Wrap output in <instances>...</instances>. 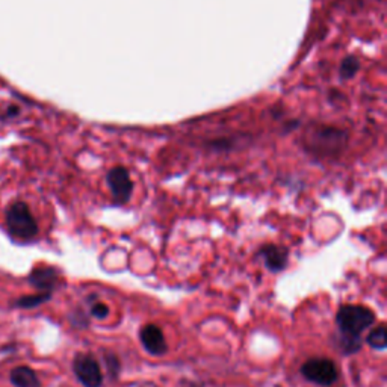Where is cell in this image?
<instances>
[{
	"label": "cell",
	"mask_w": 387,
	"mask_h": 387,
	"mask_svg": "<svg viewBox=\"0 0 387 387\" xmlns=\"http://www.w3.org/2000/svg\"><path fill=\"white\" fill-rule=\"evenodd\" d=\"M348 135L346 132L332 127V126H318L312 127L304 138L306 150L321 157V159H329V157L339 156L346 145Z\"/></svg>",
	"instance_id": "obj_1"
},
{
	"label": "cell",
	"mask_w": 387,
	"mask_h": 387,
	"mask_svg": "<svg viewBox=\"0 0 387 387\" xmlns=\"http://www.w3.org/2000/svg\"><path fill=\"white\" fill-rule=\"evenodd\" d=\"M375 322V313L366 306L346 304L342 306L336 313V324L341 334L360 337L368 327Z\"/></svg>",
	"instance_id": "obj_2"
},
{
	"label": "cell",
	"mask_w": 387,
	"mask_h": 387,
	"mask_svg": "<svg viewBox=\"0 0 387 387\" xmlns=\"http://www.w3.org/2000/svg\"><path fill=\"white\" fill-rule=\"evenodd\" d=\"M6 226L9 233L21 240H29L38 233V224H36L28 204L21 201L14 203L8 209Z\"/></svg>",
	"instance_id": "obj_3"
},
{
	"label": "cell",
	"mask_w": 387,
	"mask_h": 387,
	"mask_svg": "<svg viewBox=\"0 0 387 387\" xmlns=\"http://www.w3.org/2000/svg\"><path fill=\"white\" fill-rule=\"evenodd\" d=\"M301 375L310 383L327 387L337 381L339 371L333 360L318 357L307 360L304 365L301 366Z\"/></svg>",
	"instance_id": "obj_4"
},
{
	"label": "cell",
	"mask_w": 387,
	"mask_h": 387,
	"mask_svg": "<svg viewBox=\"0 0 387 387\" xmlns=\"http://www.w3.org/2000/svg\"><path fill=\"white\" fill-rule=\"evenodd\" d=\"M73 371L83 387H102L103 373L94 357L88 354H78L73 360Z\"/></svg>",
	"instance_id": "obj_5"
},
{
	"label": "cell",
	"mask_w": 387,
	"mask_h": 387,
	"mask_svg": "<svg viewBox=\"0 0 387 387\" xmlns=\"http://www.w3.org/2000/svg\"><path fill=\"white\" fill-rule=\"evenodd\" d=\"M106 181H107L109 191H111L112 194V200L115 204L129 203L133 192V181L124 166H114L109 169Z\"/></svg>",
	"instance_id": "obj_6"
},
{
	"label": "cell",
	"mask_w": 387,
	"mask_h": 387,
	"mask_svg": "<svg viewBox=\"0 0 387 387\" xmlns=\"http://www.w3.org/2000/svg\"><path fill=\"white\" fill-rule=\"evenodd\" d=\"M139 339L145 351L152 356H164L168 351V344L165 341L164 332L161 330V327L154 324L144 325L139 332Z\"/></svg>",
	"instance_id": "obj_7"
},
{
	"label": "cell",
	"mask_w": 387,
	"mask_h": 387,
	"mask_svg": "<svg viewBox=\"0 0 387 387\" xmlns=\"http://www.w3.org/2000/svg\"><path fill=\"white\" fill-rule=\"evenodd\" d=\"M259 256L263 259L265 266L271 272L283 271L289 262L287 250L285 247L274 245V244H268V245L262 247L259 251Z\"/></svg>",
	"instance_id": "obj_8"
},
{
	"label": "cell",
	"mask_w": 387,
	"mask_h": 387,
	"mask_svg": "<svg viewBox=\"0 0 387 387\" xmlns=\"http://www.w3.org/2000/svg\"><path fill=\"white\" fill-rule=\"evenodd\" d=\"M59 282V272L52 266H38L29 275V283L43 292L52 294V290Z\"/></svg>",
	"instance_id": "obj_9"
},
{
	"label": "cell",
	"mask_w": 387,
	"mask_h": 387,
	"mask_svg": "<svg viewBox=\"0 0 387 387\" xmlns=\"http://www.w3.org/2000/svg\"><path fill=\"white\" fill-rule=\"evenodd\" d=\"M11 383L16 387H40V378L33 369L28 366H18L11 371Z\"/></svg>",
	"instance_id": "obj_10"
},
{
	"label": "cell",
	"mask_w": 387,
	"mask_h": 387,
	"mask_svg": "<svg viewBox=\"0 0 387 387\" xmlns=\"http://www.w3.org/2000/svg\"><path fill=\"white\" fill-rule=\"evenodd\" d=\"M360 67H361L360 59L354 55H349L341 63V67H339V75H341L344 80H349L360 71Z\"/></svg>",
	"instance_id": "obj_11"
},
{
	"label": "cell",
	"mask_w": 387,
	"mask_h": 387,
	"mask_svg": "<svg viewBox=\"0 0 387 387\" xmlns=\"http://www.w3.org/2000/svg\"><path fill=\"white\" fill-rule=\"evenodd\" d=\"M366 342L372 349H386L387 348V332H386V325L380 324L378 327H375V329L368 334Z\"/></svg>",
	"instance_id": "obj_12"
},
{
	"label": "cell",
	"mask_w": 387,
	"mask_h": 387,
	"mask_svg": "<svg viewBox=\"0 0 387 387\" xmlns=\"http://www.w3.org/2000/svg\"><path fill=\"white\" fill-rule=\"evenodd\" d=\"M51 298H52V294H48V292H41V294H36V295H26V297L18 298L16 301V306L20 309H33L36 306L44 304V302Z\"/></svg>",
	"instance_id": "obj_13"
},
{
	"label": "cell",
	"mask_w": 387,
	"mask_h": 387,
	"mask_svg": "<svg viewBox=\"0 0 387 387\" xmlns=\"http://www.w3.org/2000/svg\"><path fill=\"white\" fill-rule=\"evenodd\" d=\"M337 348H341L344 354H356L361 348V339L341 334L337 339Z\"/></svg>",
	"instance_id": "obj_14"
},
{
	"label": "cell",
	"mask_w": 387,
	"mask_h": 387,
	"mask_svg": "<svg viewBox=\"0 0 387 387\" xmlns=\"http://www.w3.org/2000/svg\"><path fill=\"white\" fill-rule=\"evenodd\" d=\"M105 360H106V366L111 372L112 377H117V373L120 372V361L115 354L112 353H105Z\"/></svg>",
	"instance_id": "obj_15"
},
{
	"label": "cell",
	"mask_w": 387,
	"mask_h": 387,
	"mask_svg": "<svg viewBox=\"0 0 387 387\" xmlns=\"http://www.w3.org/2000/svg\"><path fill=\"white\" fill-rule=\"evenodd\" d=\"M109 314V309L103 302H94L91 306V317L97 318V319H105Z\"/></svg>",
	"instance_id": "obj_16"
}]
</instances>
